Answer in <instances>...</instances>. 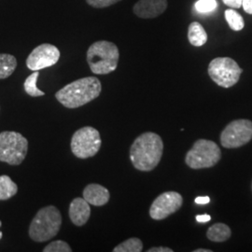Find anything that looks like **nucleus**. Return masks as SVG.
<instances>
[{
    "label": "nucleus",
    "instance_id": "0eeeda50",
    "mask_svg": "<svg viewBox=\"0 0 252 252\" xmlns=\"http://www.w3.org/2000/svg\"><path fill=\"white\" fill-rule=\"evenodd\" d=\"M101 144L102 140L98 130L91 126H85L74 133L70 148L77 158L88 159L97 154Z\"/></svg>",
    "mask_w": 252,
    "mask_h": 252
},
{
    "label": "nucleus",
    "instance_id": "393cba45",
    "mask_svg": "<svg viewBox=\"0 0 252 252\" xmlns=\"http://www.w3.org/2000/svg\"><path fill=\"white\" fill-rule=\"evenodd\" d=\"M223 3L230 8L239 9L242 7V0H222Z\"/></svg>",
    "mask_w": 252,
    "mask_h": 252
},
{
    "label": "nucleus",
    "instance_id": "b1692460",
    "mask_svg": "<svg viewBox=\"0 0 252 252\" xmlns=\"http://www.w3.org/2000/svg\"><path fill=\"white\" fill-rule=\"evenodd\" d=\"M120 1L122 0H86L88 5H90L93 8H95V9L108 8L109 6H112Z\"/></svg>",
    "mask_w": 252,
    "mask_h": 252
},
{
    "label": "nucleus",
    "instance_id": "f03ea898",
    "mask_svg": "<svg viewBox=\"0 0 252 252\" xmlns=\"http://www.w3.org/2000/svg\"><path fill=\"white\" fill-rule=\"evenodd\" d=\"M102 85L96 77H86L66 84L56 92L55 97L64 108H77L97 98Z\"/></svg>",
    "mask_w": 252,
    "mask_h": 252
},
{
    "label": "nucleus",
    "instance_id": "2eb2a0df",
    "mask_svg": "<svg viewBox=\"0 0 252 252\" xmlns=\"http://www.w3.org/2000/svg\"><path fill=\"white\" fill-rule=\"evenodd\" d=\"M188 38L191 45L201 47L207 43V32L200 23L192 22L188 29Z\"/></svg>",
    "mask_w": 252,
    "mask_h": 252
},
{
    "label": "nucleus",
    "instance_id": "9d476101",
    "mask_svg": "<svg viewBox=\"0 0 252 252\" xmlns=\"http://www.w3.org/2000/svg\"><path fill=\"white\" fill-rule=\"evenodd\" d=\"M60 59V51L57 47L43 43L36 47L27 59V66L32 71H39L53 66Z\"/></svg>",
    "mask_w": 252,
    "mask_h": 252
},
{
    "label": "nucleus",
    "instance_id": "7ed1b4c3",
    "mask_svg": "<svg viewBox=\"0 0 252 252\" xmlns=\"http://www.w3.org/2000/svg\"><path fill=\"white\" fill-rule=\"evenodd\" d=\"M120 53L117 45L107 40H99L89 47L86 59L91 71L95 75H107L117 68Z\"/></svg>",
    "mask_w": 252,
    "mask_h": 252
},
{
    "label": "nucleus",
    "instance_id": "412c9836",
    "mask_svg": "<svg viewBox=\"0 0 252 252\" xmlns=\"http://www.w3.org/2000/svg\"><path fill=\"white\" fill-rule=\"evenodd\" d=\"M225 19L229 27L234 31H240L245 27L243 17L234 9L225 10Z\"/></svg>",
    "mask_w": 252,
    "mask_h": 252
},
{
    "label": "nucleus",
    "instance_id": "a878e982",
    "mask_svg": "<svg viewBox=\"0 0 252 252\" xmlns=\"http://www.w3.org/2000/svg\"><path fill=\"white\" fill-rule=\"evenodd\" d=\"M242 7L248 14H252V0H242Z\"/></svg>",
    "mask_w": 252,
    "mask_h": 252
},
{
    "label": "nucleus",
    "instance_id": "5701e85b",
    "mask_svg": "<svg viewBox=\"0 0 252 252\" xmlns=\"http://www.w3.org/2000/svg\"><path fill=\"white\" fill-rule=\"evenodd\" d=\"M200 13H207L213 11L217 8L216 0H198L194 5Z\"/></svg>",
    "mask_w": 252,
    "mask_h": 252
},
{
    "label": "nucleus",
    "instance_id": "1a4fd4ad",
    "mask_svg": "<svg viewBox=\"0 0 252 252\" xmlns=\"http://www.w3.org/2000/svg\"><path fill=\"white\" fill-rule=\"evenodd\" d=\"M252 139V122L235 120L226 126L220 135V143L226 149H235L248 144Z\"/></svg>",
    "mask_w": 252,
    "mask_h": 252
},
{
    "label": "nucleus",
    "instance_id": "c85d7f7f",
    "mask_svg": "<svg viewBox=\"0 0 252 252\" xmlns=\"http://www.w3.org/2000/svg\"><path fill=\"white\" fill-rule=\"evenodd\" d=\"M210 220H211V217L209 216V215H207V214L196 216V220H197L198 222H202V223L207 222V221H209Z\"/></svg>",
    "mask_w": 252,
    "mask_h": 252
},
{
    "label": "nucleus",
    "instance_id": "423d86ee",
    "mask_svg": "<svg viewBox=\"0 0 252 252\" xmlns=\"http://www.w3.org/2000/svg\"><path fill=\"white\" fill-rule=\"evenodd\" d=\"M220 158V149L215 142L199 139L186 154L185 162L192 169H202L214 166Z\"/></svg>",
    "mask_w": 252,
    "mask_h": 252
},
{
    "label": "nucleus",
    "instance_id": "2f4dec72",
    "mask_svg": "<svg viewBox=\"0 0 252 252\" xmlns=\"http://www.w3.org/2000/svg\"><path fill=\"white\" fill-rule=\"evenodd\" d=\"M1 225H2V222H1V221H0V227H1Z\"/></svg>",
    "mask_w": 252,
    "mask_h": 252
},
{
    "label": "nucleus",
    "instance_id": "c756f323",
    "mask_svg": "<svg viewBox=\"0 0 252 252\" xmlns=\"http://www.w3.org/2000/svg\"><path fill=\"white\" fill-rule=\"evenodd\" d=\"M212 251L210 250H203V249H199V250H195L194 252H211Z\"/></svg>",
    "mask_w": 252,
    "mask_h": 252
},
{
    "label": "nucleus",
    "instance_id": "4468645a",
    "mask_svg": "<svg viewBox=\"0 0 252 252\" xmlns=\"http://www.w3.org/2000/svg\"><path fill=\"white\" fill-rule=\"evenodd\" d=\"M83 198L94 207H103L108 204L110 199V193L104 186L92 183L83 189Z\"/></svg>",
    "mask_w": 252,
    "mask_h": 252
},
{
    "label": "nucleus",
    "instance_id": "cd10ccee",
    "mask_svg": "<svg viewBox=\"0 0 252 252\" xmlns=\"http://www.w3.org/2000/svg\"><path fill=\"white\" fill-rule=\"evenodd\" d=\"M148 252H173V250L165 247H157V248H152Z\"/></svg>",
    "mask_w": 252,
    "mask_h": 252
},
{
    "label": "nucleus",
    "instance_id": "f3484780",
    "mask_svg": "<svg viewBox=\"0 0 252 252\" xmlns=\"http://www.w3.org/2000/svg\"><path fill=\"white\" fill-rule=\"evenodd\" d=\"M17 67L15 56L9 54H0V80L9 78Z\"/></svg>",
    "mask_w": 252,
    "mask_h": 252
},
{
    "label": "nucleus",
    "instance_id": "a211bd4d",
    "mask_svg": "<svg viewBox=\"0 0 252 252\" xmlns=\"http://www.w3.org/2000/svg\"><path fill=\"white\" fill-rule=\"evenodd\" d=\"M18 191V186L9 176H0V201H5L14 196Z\"/></svg>",
    "mask_w": 252,
    "mask_h": 252
},
{
    "label": "nucleus",
    "instance_id": "ddd939ff",
    "mask_svg": "<svg viewBox=\"0 0 252 252\" xmlns=\"http://www.w3.org/2000/svg\"><path fill=\"white\" fill-rule=\"evenodd\" d=\"M68 213L74 225L83 226L90 219V204L83 197H77L70 203Z\"/></svg>",
    "mask_w": 252,
    "mask_h": 252
},
{
    "label": "nucleus",
    "instance_id": "9b49d317",
    "mask_svg": "<svg viewBox=\"0 0 252 252\" xmlns=\"http://www.w3.org/2000/svg\"><path fill=\"white\" fill-rule=\"evenodd\" d=\"M183 204V199L177 191H166L153 201L150 216L155 220H162L177 212Z\"/></svg>",
    "mask_w": 252,
    "mask_h": 252
},
{
    "label": "nucleus",
    "instance_id": "f8f14e48",
    "mask_svg": "<svg viewBox=\"0 0 252 252\" xmlns=\"http://www.w3.org/2000/svg\"><path fill=\"white\" fill-rule=\"evenodd\" d=\"M167 8V0H138L133 11L139 18H156L162 14Z\"/></svg>",
    "mask_w": 252,
    "mask_h": 252
},
{
    "label": "nucleus",
    "instance_id": "aec40b11",
    "mask_svg": "<svg viewBox=\"0 0 252 252\" xmlns=\"http://www.w3.org/2000/svg\"><path fill=\"white\" fill-rule=\"evenodd\" d=\"M39 76L38 71H34L29 77H27V80L24 83V88L27 92V94H29L32 97H38V96H43L45 95V93L39 90L36 87V81L37 78Z\"/></svg>",
    "mask_w": 252,
    "mask_h": 252
},
{
    "label": "nucleus",
    "instance_id": "6ab92c4d",
    "mask_svg": "<svg viewBox=\"0 0 252 252\" xmlns=\"http://www.w3.org/2000/svg\"><path fill=\"white\" fill-rule=\"evenodd\" d=\"M143 251V243L139 238L132 237L123 243L119 244L113 249V252H141Z\"/></svg>",
    "mask_w": 252,
    "mask_h": 252
},
{
    "label": "nucleus",
    "instance_id": "dca6fc26",
    "mask_svg": "<svg viewBox=\"0 0 252 252\" xmlns=\"http://www.w3.org/2000/svg\"><path fill=\"white\" fill-rule=\"evenodd\" d=\"M231 229L224 223H216L207 230V238L213 242H224L231 237Z\"/></svg>",
    "mask_w": 252,
    "mask_h": 252
},
{
    "label": "nucleus",
    "instance_id": "39448f33",
    "mask_svg": "<svg viewBox=\"0 0 252 252\" xmlns=\"http://www.w3.org/2000/svg\"><path fill=\"white\" fill-rule=\"evenodd\" d=\"M28 141L18 132L5 131L0 133V162L19 165L27 157Z\"/></svg>",
    "mask_w": 252,
    "mask_h": 252
},
{
    "label": "nucleus",
    "instance_id": "4be33fe9",
    "mask_svg": "<svg viewBox=\"0 0 252 252\" xmlns=\"http://www.w3.org/2000/svg\"><path fill=\"white\" fill-rule=\"evenodd\" d=\"M72 249L70 246L63 240H56L53 241L49 245H47L43 252H71Z\"/></svg>",
    "mask_w": 252,
    "mask_h": 252
},
{
    "label": "nucleus",
    "instance_id": "6e6552de",
    "mask_svg": "<svg viewBox=\"0 0 252 252\" xmlns=\"http://www.w3.org/2000/svg\"><path fill=\"white\" fill-rule=\"evenodd\" d=\"M243 72L242 68L234 59L218 57L208 65V74L211 80L223 88H230L236 84Z\"/></svg>",
    "mask_w": 252,
    "mask_h": 252
},
{
    "label": "nucleus",
    "instance_id": "20e7f679",
    "mask_svg": "<svg viewBox=\"0 0 252 252\" xmlns=\"http://www.w3.org/2000/svg\"><path fill=\"white\" fill-rule=\"evenodd\" d=\"M62 226V215L54 206L39 209L29 227V236L35 242H46L59 233Z\"/></svg>",
    "mask_w": 252,
    "mask_h": 252
},
{
    "label": "nucleus",
    "instance_id": "bb28decb",
    "mask_svg": "<svg viewBox=\"0 0 252 252\" xmlns=\"http://www.w3.org/2000/svg\"><path fill=\"white\" fill-rule=\"evenodd\" d=\"M194 202L198 205H207L210 202V199L208 196H198L195 198Z\"/></svg>",
    "mask_w": 252,
    "mask_h": 252
},
{
    "label": "nucleus",
    "instance_id": "f257e3e1",
    "mask_svg": "<svg viewBox=\"0 0 252 252\" xmlns=\"http://www.w3.org/2000/svg\"><path fill=\"white\" fill-rule=\"evenodd\" d=\"M163 143L161 136L153 132L138 135L130 148V160L139 171L153 170L161 161Z\"/></svg>",
    "mask_w": 252,
    "mask_h": 252
},
{
    "label": "nucleus",
    "instance_id": "7c9ffc66",
    "mask_svg": "<svg viewBox=\"0 0 252 252\" xmlns=\"http://www.w3.org/2000/svg\"><path fill=\"white\" fill-rule=\"evenodd\" d=\"M2 235H3V234H2V232H1V231H0V239H1V238H2Z\"/></svg>",
    "mask_w": 252,
    "mask_h": 252
}]
</instances>
